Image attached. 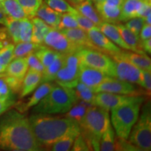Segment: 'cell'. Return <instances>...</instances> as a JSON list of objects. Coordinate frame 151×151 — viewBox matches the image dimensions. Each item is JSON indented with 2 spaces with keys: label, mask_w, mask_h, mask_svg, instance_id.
Returning <instances> with one entry per match:
<instances>
[{
  "label": "cell",
  "mask_w": 151,
  "mask_h": 151,
  "mask_svg": "<svg viewBox=\"0 0 151 151\" xmlns=\"http://www.w3.org/2000/svg\"><path fill=\"white\" fill-rule=\"evenodd\" d=\"M144 21L146 24H151V14H148L146 18H144Z\"/></svg>",
  "instance_id": "54"
},
{
  "label": "cell",
  "mask_w": 151,
  "mask_h": 151,
  "mask_svg": "<svg viewBox=\"0 0 151 151\" xmlns=\"http://www.w3.org/2000/svg\"><path fill=\"white\" fill-rule=\"evenodd\" d=\"M143 102L134 101L111 109V123L117 137L128 139L132 127L137 121Z\"/></svg>",
  "instance_id": "4"
},
{
  "label": "cell",
  "mask_w": 151,
  "mask_h": 151,
  "mask_svg": "<svg viewBox=\"0 0 151 151\" xmlns=\"http://www.w3.org/2000/svg\"><path fill=\"white\" fill-rule=\"evenodd\" d=\"M116 132L114 131L111 123L109 124L108 127L101 135L99 143V150L113 151L115 150L116 143Z\"/></svg>",
  "instance_id": "29"
},
{
  "label": "cell",
  "mask_w": 151,
  "mask_h": 151,
  "mask_svg": "<svg viewBox=\"0 0 151 151\" xmlns=\"http://www.w3.org/2000/svg\"><path fill=\"white\" fill-rule=\"evenodd\" d=\"M78 135L76 134H68L61 139H58L55 142L48 147L49 150L53 151H68L70 150L72 147L76 138Z\"/></svg>",
  "instance_id": "33"
},
{
  "label": "cell",
  "mask_w": 151,
  "mask_h": 151,
  "mask_svg": "<svg viewBox=\"0 0 151 151\" xmlns=\"http://www.w3.org/2000/svg\"><path fill=\"white\" fill-rule=\"evenodd\" d=\"M23 9L27 18L32 19L36 16L38 9L43 0H16Z\"/></svg>",
  "instance_id": "36"
},
{
  "label": "cell",
  "mask_w": 151,
  "mask_h": 151,
  "mask_svg": "<svg viewBox=\"0 0 151 151\" xmlns=\"http://www.w3.org/2000/svg\"><path fill=\"white\" fill-rule=\"evenodd\" d=\"M4 42L3 41H0V49H1V48H2V47L4 46Z\"/></svg>",
  "instance_id": "57"
},
{
  "label": "cell",
  "mask_w": 151,
  "mask_h": 151,
  "mask_svg": "<svg viewBox=\"0 0 151 151\" xmlns=\"http://www.w3.org/2000/svg\"><path fill=\"white\" fill-rule=\"evenodd\" d=\"M71 1H72V2H73V3H76V4H78V3H80V2H81V1H84V0H71Z\"/></svg>",
  "instance_id": "56"
},
{
  "label": "cell",
  "mask_w": 151,
  "mask_h": 151,
  "mask_svg": "<svg viewBox=\"0 0 151 151\" xmlns=\"http://www.w3.org/2000/svg\"><path fill=\"white\" fill-rule=\"evenodd\" d=\"M55 86V85L52 83V82H44L41 83L38 86L37 88H36L37 90L34 92L32 96L28 99L27 102L24 104L22 108L18 109V110L22 113L24 111H27L32 107L35 106L47 94H48V92L54 88Z\"/></svg>",
  "instance_id": "22"
},
{
  "label": "cell",
  "mask_w": 151,
  "mask_h": 151,
  "mask_svg": "<svg viewBox=\"0 0 151 151\" xmlns=\"http://www.w3.org/2000/svg\"><path fill=\"white\" fill-rule=\"evenodd\" d=\"M65 55L64 54H60L50 65L45 68L42 73L41 83L44 82L55 81L57 73L64 64Z\"/></svg>",
  "instance_id": "28"
},
{
  "label": "cell",
  "mask_w": 151,
  "mask_h": 151,
  "mask_svg": "<svg viewBox=\"0 0 151 151\" xmlns=\"http://www.w3.org/2000/svg\"><path fill=\"white\" fill-rule=\"evenodd\" d=\"M75 91L76 96L78 100L89 103L90 104L94 105V100L95 97V92L90 87L87 86L83 83L78 81V83L73 88Z\"/></svg>",
  "instance_id": "31"
},
{
  "label": "cell",
  "mask_w": 151,
  "mask_h": 151,
  "mask_svg": "<svg viewBox=\"0 0 151 151\" xmlns=\"http://www.w3.org/2000/svg\"><path fill=\"white\" fill-rule=\"evenodd\" d=\"M83 65L102 71L109 76H115V66L111 57L96 49L83 48L76 52Z\"/></svg>",
  "instance_id": "7"
},
{
  "label": "cell",
  "mask_w": 151,
  "mask_h": 151,
  "mask_svg": "<svg viewBox=\"0 0 151 151\" xmlns=\"http://www.w3.org/2000/svg\"><path fill=\"white\" fill-rule=\"evenodd\" d=\"M151 38V25L148 24H144L139 33V39L141 41L146 40V39Z\"/></svg>",
  "instance_id": "50"
},
{
  "label": "cell",
  "mask_w": 151,
  "mask_h": 151,
  "mask_svg": "<svg viewBox=\"0 0 151 151\" xmlns=\"http://www.w3.org/2000/svg\"><path fill=\"white\" fill-rule=\"evenodd\" d=\"M60 31L63 35H65L69 40L81 48H88L97 50L90 39L88 32L84 31L83 29L79 27H76L62 29Z\"/></svg>",
  "instance_id": "16"
},
{
  "label": "cell",
  "mask_w": 151,
  "mask_h": 151,
  "mask_svg": "<svg viewBox=\"0 0 151 151\" xmlns=\"http://www.w3.org/2000/svg\"><path fill=\"white\" fill-rule=\"evenodd\" d=\"M109 77L111 76H109L102 71L83 65L80 62L78 81L90 87L93 90Z\"/></svg>",
  "instance_id": "14"
},
{
  "label": "cell",
  "mask_w": 151,
  "mask_h": 151,
  "mask_svg": "<svg viewBox=\"0 0 151 151\" xmlns=\"http://www.w3.org/2000/svg\"><path fill=\"white\" fill-rule=\"evenodd\" d=\"M8 36L14 43L20 42V20L7 16L5 25Z\"/></svg>",
  "instance_id": "35"
},
{
  "label": "cell",
  "mask_w": 151,
  "mask_h": 151,
  "mask_svg": "<svg viewBox=\"0 0 151 151\" xmlns=\"http://www.w3.org/2000/svg\"><path fill=\"white\" fill-rule=\"evenodd\" d=\"M128 141L139 150H151V107L148 101L143 105L139 118L133 126Z\"/></svg>",
  "instance_id": "6"
},
{
  "label": "cell",
  "mask_w": 151,
  "mask_h": 151,
  "mask_svg": "<svg viewBox=\"0 0 151 151\" xmlns=\"http://www.w3.org/2000/svg\"><path fill=\"white\" fill-rule=\"evenodd\" d=\"M145 21L144 19L141 17H136V18H132L130 20H128L126 21L124 25L129 29L130 31H132L136 35L139 36L140 33L143 26L144 25Z\"/></svg>",
  "instance_id": "42"
},
{
  "label": "cell",
  "mask_w": 151,
  "mask_h": 151,
  "mask_svg": "<svg viewBox=\"0 0 151 151\" xmlns=\"http://www.w3.org/2000/svg\"><path fill=\"white\" fill-rule=\"evenodd\" d=\"M78 27V24L73 16L70 13H64L62 14L61 20L57 29H69V28Z\"/></svg>",
  "instance_id": "40"
},
{
  "label": "cell",
  "mask_w": 151,
  "mask_h": 151,
  "mask_svg": "<svg viewBox=\"0 0 151 151\" xmlns=\"http://www.w3.org/2000/svg\"><path fill=\"white\" fill-rule=\"evenodd\" d=\"M111 122L109 111L97 106H92L88 109L80 122L81 134L100 141L101 135Z\"/></svg>",
  "instance_id": "5"
},
{
  "label": "cell",
  "mask_w": 151,
  "mask_h": 151,
  "mask_svg": "<svg viewBox=\"0 0 151 151\" xmlns=\"http://www.w3.org/2000/svg\"><path fill=\"white\" fill-rule=\"evenodd\" d=\"M80 61L76 53L65 55L64 64L58 71L55 77V83L60 86L74 88L78 82Z\"/></svg>",
  "instance_id": "8"
},
{
  "label": "cell",
  "mask_w": 151,
  "mask_h": 151,
  "mask_svg": "<svg viewBox=\"0 0 151 151\" xmlns=\"http://www.w3.org/2000/svg\"><path fill=\"white\" fill-rule=\"evenodd\" d=\"M32 131L41 148H48L54 142L68 134H81L78 122L69 117L32 113L29 118Z\"/></svg>",
  "instance_id": "2"
},
{
  "label": "cell",
  "mask_w": 151,
  "mask_h": 151,
  "mask_svg": "<svg viewBox=\"0 0 151 151\" xmlns=\"http://www.w3.org/2000/svg\"><path fill=\"white\" fill-rule=\"evenodd\" d=\"M138 91L139 90L136 88L133 83L113 77H109L94 90L95 93L103 92L127 95H137Z\"/></svg>",
  "instance_id": "12"
},
{
  "label": "cell",
  "mask_w": 151,
  "mask_h": 151,
  "mask_svg": "<svg viewBox=\"0 0 151 151\" xmlns=\"http://www.w3.org/2000/svg\"><path fill=\"white\" fill-rule=\"evenodd\" d=\"M91 1H94V2H96V1H104V0H91Z\"/></svg>",
  "instance_id": "59"
},
{
  "label": "cell",
  "mask_w": 151,
  "mask_h": 151,
  "mask_svg": "<svg viewBox=\"0 0 151 151\" xmlns=\"http://www.w3.org/2000/svg\"><path fill=\"white\" fill-rule=\"evenodd\" d=\"M28 69H29V67H28L25 57L14 58L7 65L4 73L6 75L11 76L15 77V78L20 79V80H23L24 76L27 72Z\"/></svg>",
  "instance_id": "21"
},
{
  "label": "cell",
  "mask_w": 151,
  "mask_h": 151,
  "mask_svg": "<svg viewBox=\"0 0 151 151\" xmlns=\"http://www.w3.org/2000/svg\"><path fill=\"white\" fill-rule=\"evenodd\" d=\"M71 150L73 151H86L90 150L89 147L87 144L86 141H85L84 138L80 134L78 137L76 138L74 142L72 147H71Z\"/></svg>",
  "instance_id": "48"
},
{
  "label": "cell",
  "mask_w": 151,
  "mask_h": 151,
  "mask_svg": "<svg viewBox=\"0 0 151 151\" xmlns=\"http://www.w3.org/2000/svg\"><path fill=\"white\" fill-rule=\"evenodd\" d=\"M92 106L93 105L81 101V103H76L75 105H73L70 110L66 113L65 116L72 118L76 122H78V123H80L82 118H83L84 115L86 114V111Z\"/></svg>",
  "instance_id": "34"
},
{
  "label": "cell",
  "mask_w": 151,
  "mask_h": 151,
  "mask_svg": "<svg viewBox=\"0 0 151 151\" xmlns=\"http://www.w3.org/2000/svg\"><path fill=\"white\" fill-rule=\"evenodd\" d=\"M42 73L28 69L22 81V88L20 90V98H23L31 94L41 84Z\"/></svg>",
  "instance_id": "19"
},
{
  "label": "cell",
  "mask_w": 151,
  "mask_h": 151,
  "mask_svg": "<svg viewBox=\"0 0 151 151\" xmlns=\"http://www.w3.org/2000/svg\"><path fill=\"white\" fill-rule=\"evenodd\" d=\"M4 78L13 93L15 94L20 92L23 80H20V79L16 78L15 77L11 76L6 75L4 73Z\"/></svg>",
  "instance_id": "45"
},
{
  "label": "cell",
  "mask_w": 151,
  "mask_h": 151,
  "mask_svg": "<svg viewBox=\"0 0 151 151\" xmlns=\"http://www.w3.org/2000/svg\"><path fill=\"white\" fill-rule=\"evenodd\" d=\"M42 45V44H41ZM41 45L37 44L33 42H20L16 43L14 46V59L18 58H24L32 52H35L36 50L40 48Z\"/></svg>",
  "instance_id": "32"
},
{
  "label": "cell",
  "mask_w": 151,
  "mask_h": 151,
  "mask_svg": "<svg viewBox=\"0 0 151 151\" xmlns=\"http://www.w3.org/2000/svg\"><path fill=\"white\" fill-rule=\"evenodd\" d=\"M6 18L7 16L4 13V11L0 9V24L5 25L6 21Z\"/></svg>",
  "instance_id": "53"
},
{
  "label": "cell",
  "mask_w": 151,
  "mask_h": 151,
  "mask_svg": "<svg viewBox=\"0 0 151 151\" xmlns=\"http://www.w3.org/2000/svg\"><path fill=\"white\" fill-rule=\"evenodd\" d=\"M0 30H1V28H0Z\"/></svg>",
  "instance_id": "61"
},
{
  "label": "cell",
  "mask_w": 151,
  "mask_h": 151,
  "mask_svg": "<svg viewBox=\"0 0 151 151\" xmlns=\"http://www.w3.org/2000/svg\"><path fill=\"white\" fill-rule=\"evenodd\" d=\"M115 66L114 78L133 84L139 83L141 69L118 54L111 55Z\"/></svg>",
  "instance_id": "11"
},
{
  "label": "cell",
  "mask_w": 151,
  "mask_h": 151,
  "mask_svg": "<svg viewBox=\"0 0 151 151\" xmlns=\"http://www.w3.org/2000/svg\"><path fill=\"white\" fill-rule=\"evenodd\" d=\"M142 0H124L121 7L120 22H126L130 19L138 17Z\"/></svg>",
  "instance_id": "27"
},
{
  "label": "cell",
  "mask_w": 151,
  "mask_h": 151,
  "mask_svg": "<svg viewBox=\"0 0 151 151\" xmlns=\"http://www.w3.org/2000/svg\"><path fill=\"white\" fill-rule=\"evenodd\" d=\"M106 3L109 4L116 6L120 7L121 8L122 4H123L124 0H104Z\"/></svg>",
  "instance_id": "52"
},
{
  "label": "cell",
  "mask_w": 151,
  "mask_h": 151,
  "mask_svg": "<svg viewBox=\"0 0 151 151\" xmlns=\"http://www.w3.org/2000/svg\"><path fill=\"white\" fill-rule=\"evenodd\" d=\"M14 46L13 43H7L0 49V65L6 67L14 59Z\"/></svg>",
  "instance_id": "39"
},
{
  "label": "cell",
  "mask_w": 151,
  "mask_h": 151,
  "mask_svg": "<svg viewBox=\"0 0 151 151\" xmlns=\"http://www.w3.org/2000/svg\"><path fill=\"white\" fill-rule=\"evenodd\" d=\"M116 26L121 35L122 39L130 47L131 51L137 52V53L146 54L141 48V40L139 36L136 35L132 31H130L124 24H116Z\"/></svg>",
  "instance_id": "20"
},
{
  "label": "cell",
  "mask_w": 151,
  "mask_h": 151,
  "mask_svg": "<svg viewBox=\"0 0 151 151\" xmlns=\"http://www.w3.org/2000/svg\"><path fill=\"white\" fill-rule=\"evenodd\" d=\"M98 28L104 35L106 36L113 43L120 48H123L126 50H131L130 47L122 39L116 24L103 21L98 26Z\"/></svg>",
  "instance_id": "18"
},
{
  "label": "cell",
  "mask_w": 151,
  "mask_h": 151,
  "mask_svg": "<svg viewBox=\"0 0 151 151\" xmlns=\"http://www.w3.org/2000/svg\"><path fill=\"white\" fill-rule=\"evenodd\" d=\"M43 43L52 50L64 55L76 53L81 48H83L69 40L60 30L52 27L45 37Z\"/></svg>",
  "instance_id": "10"
},
{
  "label": "cell",
  "mask_w": 151,
  "mask_h": 151,
  "mask_svg": "<svg viewBox=\"0 0 151 151\" xmlns=\"http://www.w3.org/2000/svg\"><path fill=\"white\" fill-rule=\"evenodd\" d=\"M143 1H146V2H148V3H150L151 4V0H143Z\"/></svg>",
  "instance_id": "58"
},
{
  "label": "cell",
  "mask_w": 151,
  "mask_h": 151,
  "mask_svg": "<svg viewBox=\"0 0 151 151\" xmlns=\"http://www.w3.org/2000/svg\"><path fill=\"white\" fill-rule=\"evenodd\" d=\"M30 20L32 23V35L31 42L40 45L43 44L45 37L51 27L37 16L34 17Z\"/></svg>",
  "instance_id": "24"
},
{
  "label": "cell",
  "mask_w": 151,
  "mask_h": 151,
  "mask_svg": "<svg viewBox=\"0 0 151 151\" xmlns=\"http://www.w3.org/2000/svg\"><path fill=\"white\" fill-rule=\"evenodd\" d=\"M75 7V9L80 14L83 15L92 22H93L94 24L97 27L103 22L96 9L92 5L91 0H84L80 3L76 4Z\"/></svg>",
  "instance_id": "26"
},
{
  "label": "cell",
  "mask_w": 151,
  "mask_h": 151,
  "mask_svg": "<svg viewBox=\"0 0 151 151\" xmlns=\"http://www.w3.org/2000/svg\"><path fill=\"white\" fill-rule=\"evenodd\" d=\"M71 14L73 15L76 20L77 21V23L78 24V27L83 29L84 31L88 32L92 29V28L97 27V26H96L94 24L93 22H92L91 20H89L88 18H86V16H84L83 15L80 14L77 10H76V11H74Z\"/></svg>",
  "instance_id": "41"
},
{
  "label": "cell",
  "mask_w": 151,
  "mask_h": 151,
  "mask_svg": "<svg viewBox=\"0 0 151 151\" xmlns=\"http://www.w3.org/2000/svg\"><path fill=\"white\" fill-rule=\"evenodd\" d=\"M151 71L141 69L140 81H139V86L145 89L149 94L151 91Z\"/></svg>",
  "instance_id": "44"
},
{
  "label": "cell",
  "mask_w": 151,
  "mask_h": 151,
  "mask_svg": "<svg viewBox=\"0 0 151 151\" xmlns=\"http://www.w3.org/2000/svg\"><path fill=\"white\" fill-rule=\"evenodd\" d=\"M5 69H6V67L4 66L0 65V73H2L5 71Z\"/></svg>",
  "instance_id": "55"
},
{
  "label": "cell",
  "mask_w": 151,
  "mask_h": 151,
  "mask_svg": "<svg viewBox=\"0 0 151 151\" xmlns=\"http://www.w3.org/2000/svg\"><path fill=\"white\" fill-rule=\"evenodd\" d=\"M127 139H121L116 136V143H115V150H139L137 147L132 144Z\"/></svg>",
  "instance_id": "46"
},
{
  "label": "cell",
  "mask_w": 151,
  "mask_h": 151,
  "mask_svg": "<svg viewBox=\"0 0 151 151\" xmlns=\"http://www.w3.org/2000/svg\"><path fill=\"white\" fill-rule=\"evenodd\" d=\"M141 46L142 50L145 52H147L149 55L151 54V38L146 39V40L141 41Z\"/></svg>",
  "instance_id": "51"
},
{
  "label": "cell",
  "mask_w": 151,
  "mask_h": 151,
  "mask_svg": "<svg viewBox=\"0 0 151 151\" xmlns=\"http://www.w3.org/2000/svg\"><path fill=\"white\" fill-rule=\"evenodd\" d=\"M44 2L49 7L62 14H64V13L72 14L76 10L65 0H44Z\"/></svg>",
  "instance_id": "37"
},
{
  "label": "cell",
  "mask_w": 151,
  "mask_h": 151,
  "mask_svg": "<svg viewBox=\"0 0 151 151\" xmlns=\"http://www.w3.org/2000/svg\"><path fill=\"white\" fill-rule=\"evenodd\" d=\"M14 94L11 91L4 78V73H0V99H4Z\"/></svg>",
  "instance_id": "49"
},
{
  "label": "cell",
  "mask_w": 151,
  "mask_h": 151,
  "mask_svg": "<svg viewBox=\"0 0 151 151\" xmlns=\"http://www.w3.org/2000/svg\"><path fill=\"white\" fill-rule=\"evenodd\" d=\"M34 53L37 57L38 59L40 60L44 68L50 65L61 54L48 46L42 45Z\"/></svg>",
  "instance_id": "30"
},
{
  "label": "cell",
  "mask_w": 151,
  "mask_h": 151,
  "mask_svg": "<svg viewBox=\"0 0 151 151\" xmlns=\"http://www.w3.org/2000/svg\"><path fill=\"white\" fill-rule=\"evenodd\" d=\"M16 103L14 94L4 99H0V116L6 112Z\"/></svg>",
  "instance_id": "47"
},
{
  "label": "cell",
  "mask_w": 151,
  "mask_h": 151,
  "mask_svg": "<svg viewBox=\"0 0 151 151\" xmlns=\"http://www.w3.org/2000/svg\"><path fill=\"white\" fill-rule=\"evenodd\" d=\"M25 58L26 60H27L29 69L35 71H37V72L41 73H43L45 68L42 65V63L40 62V60L38 59L37 57L35 55L34 52H32V53L27 55Z\"/></svg>",
  "instance_id": "43"
},
{
  "label": "cell",
  "mask_w": 151,
  "mask_h": 151,
  "mask_svg": "<svg viewBox=\"0 0 151 151\" xmlns=\"http://www.w3.org/2000/svg\"><path fill=\"white\" fill-rule=\"evenodd\" d=\"M41 149L25 115L11 110L0 118V150L38 151Z\"/></svg>",
  "instance_id": "1"
},
{
  "label": "cell",
  "mask_w": 151,
  "mask_h": 151,
  "mask_svg": "<svg viewBox=\"0 0 151 151\" xmlns=\"http://www.w3.org/2000/svg\"><path fill=\"white\" fill-rule=\"evenodd\" d=\"M32 35V23L29 18L20 20V41L30 42Z\"/></svg>",
  "instance_id": "38"
},
{
  "label": "cell",
  "mask_w": 151,
  "mask_h": 151,
  "mask_svg": "<svg viewBox=\"0 0 151 151\" xmlns=\"http://www.w3.org/2000/svg\"><path fill=\"white\" fill-rule=\"evenodd\" d=\"M73 88L55 85L42 99L34 106L35 114H64L78 102Z\"/></svg>",
  "instance_id": "3"
},
{
  "label": "cell",
  "mask_w": 151,
  "mask_h": 151,
  "mask_svg": "<svg viewBox=\"0 0 151 151\" xmlns=\"http://www.w3.org/2000/svg\"><path fill=\"white\" fill-rule=\"evenodd\" d=\"M137 101H145V97L141 95H127L109 93V92H97L94 100V105L111 111L120 106Z\"/></svg>",
  "instance_id": "9"
},
{
  "label": "cell",
  "mask_w": 151,
  "mask_h": 151,
  "mask_svg": "<svg viewBox=\"0 0 151 151\" xmlns=\"http://www.w3.org/2000/svg\"><path fill=\"white\" fill-rule=\"evenodd\" d=\"M118 55L140 69L151 71V61L150 58H148L146 54H140L134 52H126L122 50L121 52Z\"/></svg>",
  "instance_id": "23"
},
{
  "label": "cell",
  "mask_w": 151,
  "mask_h": 151,
  "mask_svg": "<svg viewBox=\"0 0 151 151\" xmlns=\"http://www.w3.org/2000/svg\"><path fill=\"white\" fill-rule=\"evenodd\" d=\"M0 6L4 13L11 18L18 20L28 18L23 9L16 0H2Z\"/></svg>",
  "instance_id": "25"
},
{
  "label": "cell",
  "mask_w": 151,
  "mask_h": 151,
  "mask_svg": "<svg viewBox=\"0 0 151 151\" xmlns=\"http://www.w3.org/2000/svg\"><path fill=\"white\" fill-rule=\"evenodd\" d=\"M1 1H2V0H0V3H1ZM0 9H1V6H0Z\"/></svg>",
  "instance_id": "60"
},
{
  "label": "cell",
  "mask_w": 151,
  "mask_h": 151,
  "mask_svg": "<svg viewBox=\"0 0 151 151\" xmlns=\"http://www.w3.org/2000/svg\"><path fill=\"white\" fill-rule=\"evenodd\" d=\"M87 32L90 39L98 50L109 54L111 56L121 52V48L113 43L106 36L104 35L98 27L92 28Z\"/></svg>",
  "instance_id": "13"
},
{
  "label": "cell",
  "mask_w": 151,
  "mask_h": 151,
  "mask_svg": "<svg viewBox=\"0 0 151 151\" xmlns=\"http://www.w3.org/2000/svg\"><path fill=\"white\" fill-rule=\"evenodd\" d=\"M95 9L102 21L117 24L120 22L121 8L106 3L104 1H96Z\"/></svg>",
  "instance_id": "15"
},
{
  "label": "cell",
  "mask_w": 151,
  "mask_h": 151,
  "mask_svg": "<svg viewBox=\"0 0 151 151\" xmlns=\"http://www.w3.org/2000/svg\"><path fill=\"white\" fill-rule=\"evenodd\" d=\"M62 13L55 11L43 1L38 9L36 16L45 22L50 27L57 29L61 20Z\"/></svg>",
  "instance_id": "17"
}]
</instances>
